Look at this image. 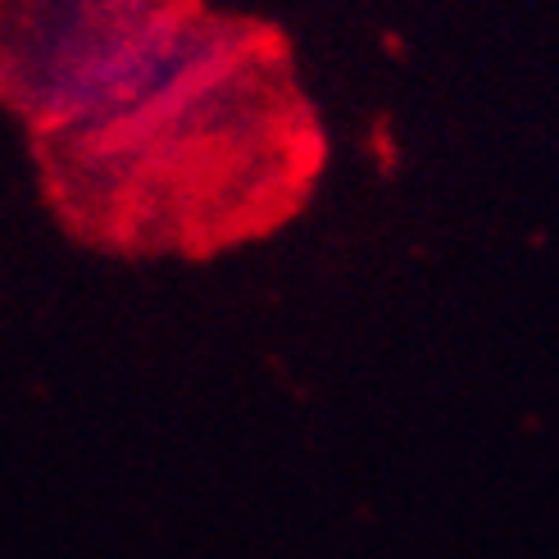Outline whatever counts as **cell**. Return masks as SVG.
<instances>
[{
    "instance_id": "obj_1",
    "label": "cell",
    "mask_w": 559,
    "mask_h": 559,
    "mask_svg": "<svg viewBox=\"0 0 559 559\" xmlns=\"http://www.w3.org/2000/svg\"><path fill=\"white\" fill-rule=\"evenodd\" d=\"M60 228L115 260H214L314 201L328 132L296 46L255 14L205 10L128 92L27 132Z\"/></svg>"
},
{
    "instance_id": "obj_2",
    "label": "cell",
    "mask_w": 559,
    "mask_h": 559,
    "mask_svg": "<svg viewBox=\"0 0 559 559\" xmlns=\"http://www.w3.org/2000/svg\"><path fill=\"white\" fill-rule=\"evenodd\" d=\"M205 0H0V105L27 132L115 100L169 55Z\"/></svg>"
}]
</instances>
